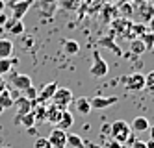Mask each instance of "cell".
Here are the masks:
<instances>
[{
    "label": "cell",
    "mask_w": 154,
    "mask_h": 148,
    "mask_svg": "<svg viewBox=\"0 0 154 148\" xmlns=\"http://www.w3.org/2000/svg\"><path fill=\"white\" fill-rule=\"evenodd\" d=\"M132 128L130 124L125 122V120H115L112 122V133H109V137H112L113 141H117L119 144H126L132 137Z\"/></svg>",
    "instance_id": "6da1fadb"
},
{
    "label": "cell",
    "mask_w": 154,
    "mask_h": 148,
    "mask_svg": "<svg viewBox=\"0 0 154 148\" xmlns=\"http://www.w3.org/2000/svg\"><path fill=\"white\" fill-rule=\"evenodd\" d=\"M72 100H74L72 91L67 89V87H58V89H56V93H54V96L50 98L52 104L56 106L58 109H61V111H63V109H67Z\"/></svg>",
    "instance_id": "7a4b0ae2"
},
{
    "label": "cell",
    "mask_w": 154,
    "mask_h": 148,
    "mask_svg": "<svg viewBox=\"0 0 154 148\" xmlns=\"http://www.w3.org/2000/svg\"><path fill=\"white\" fill-rule=\"evenodd\" d=\"M108 63L102 59V56H100V52L98 50H95L93 52V63H91V69H89V74L93 76V78H104L106 74H108Z\"/></svg>",
    "instance_id": "3957f363"
},
{
    "label": "cell",
    "mask_w": 154,
    "mask_h": 148,
    "mask_svg": "<svg viewBox=\"0 0 154 148\" xmlns=\"http://www.w3.org/2000/svg\"><path fill=\"white\" fill-rule=\"evenodd\" d=\"M123 83H125V89H128V91H143L145 89V74L132 72L123 78Z\"/></svg>",
    "instance_id": "277c9868"
},
{
    "label": "cell",
    "mask_w": 154,
    "mask_h": 148,
    "mask_svg": "<svg viewBox=\"0 0 154 148\" xmlns=\"http://www.w3.org/2000/svg\"><path fill=\"white\" fill-rule=\"evenodd\" d=\"M8 80H9V83H11L15 89L23 91V93H24L28 87L34 85V83H32V78L28 74H20V72H13V71L8 74Z\"/></svg>",
    "instance_id": "5b68a950"
},
{
    "label": "cell",
    "mask_w": 154,
    "mask_h": 148,
    "mask_svg": "<svg viewBox=\"0 0 154 148\" xmlns=\"http://www.w3.org/2000/svg\"><path fill=\"white\" fill-rule=\"evenodd\" d=\"M32 4H34V0H17V2H11L9 4V8H11V19L23 20V17L32 8Z\"/></svg>",
    "instance_id": "8992f818"
},
{
    "label": "cell",
    "mask_w": 154,
    "mask_h": 148,
    "mask_svg": "<svg viewBox=\"0 0 154 148\" xmlns=\"http://www.w3.org/2000/svg\"><path fill=\"white\" fill-rule=\"evenodd\" d=\"M15 107H17V115H15V124H19V119L23 117V115H26V113H30L32 109H34V102L32 100H28L24 95L23 96H17L15 98V104H13Z\"/></svg>",
    "instance_id": "52a82bcc"
},
{
    "label": "cell",
    "mask_w": 154,
    "mask_h": 148,
    "mask_svg": "<svg viewBox=\"0 0 154 148\" xmlns=\"http://www.w3.org/2000/svg\"><path fill=\"white\" fill-rule=\"evenodd\" d=\"M47 139L52 144V148H65L67 146V131L60 130V128H54Z\"/></svg>",
    "instance_id": "ba28073f"
},
{
    "label": "cell",
    "mask_w": 154,
    "mask_h": 148,
    "mask_svg": "<svg viewBox=\"0 0 154 148\" xmlns=\"http://www.w3.org/2000/svg\"><path fill=\"white\" fill-rule=\"evenodd\" d=\"M56 89H58V83H56V82L47 83V85L37 93V98H35V102H34V106H35V104H45V102H48V100L54 96V93H56Z\"/></svg>",
    "instance_id": "9c48e42d"
},
{
    "label": "cell",
    "mask_w": 154,
    "mask_h": 148,
    "mask_svg": "<svg viewBox=\"0 0 154 148\" xmlns=\"http://www.w3.org/2000/svg\"><path fill=\"white\" fill-rule=\"evenodd\" d=\"M91 102V109H106L109 106H113L119 102V96H95L89 100Z\"/></svg>",
    "instance_id": "30bf717a"
},
{
    "label": "cell",
    "mask_w": 154,
    "mask_h": 148,
    "mask_svg": "<svg viewBox=\"0 0 154 148\" xmlns=\"http://www.w3.org/2000/svg\"><path fill=\"white\" fill-rule=\"evenodd\" d=\"M130 128H132V131H136V133H143V131H147V130L150 128L149 119H147V117H136L134 120H132Z\"/></svg>",
    "instance_id": "8fae6325"
},
{
    "label": "cell",
    "mask_w": 154,
    "mask_h": 148,
    "mask_svg": "<svg viewBox=\"0 0 154 148\" xmlns=\"http://www.w3.org/2000/svg\"><path fill=\"white\" fill-rule=\"evenodd\" d=\"M72 122H74L72 113H71L69 109H63V111H61V117H60V120H58V128L67 131V130L72 126Z\"/></svg>",
    "instance_id": "7c38bea8"
},
{
    "label": "cell",
    "mask_w": 154,
    "mask_h": 148,
    "mask_svg": "<svg viewBox=\"0 0 154 148\" xmlns=\"http://www.w3.org/2000/svg\"><path fill=\"white\" fill-rule=\"evenodd\" d=\"M61 117V109H58L54 104H47V111H45V120L47 122H52V124H58Z\"/></svg>",
    "instance_id": "4fadbf2b"
},
{
    "label": "cell",
    "mask_w": 154,
    "mask_h": 148,
    "mask_svg": "<svg viewBox=\"0 0 154 148\" xmlns=\"http://www.w3.org/2000/svg\"><path fill=\"white\" fill-rule=\"evenodd\" d=\"M13 104H15L13 95L9 93L8 89H4L2 93H0V113H2L4 109H8V107H13Z\"/></svg>",
    "instance_id": "5bb4252c"
},
{
    "label": "cell",
    "mask_w": 154,
    "mask_h": 148,
    "mask_svg": "<svg viewBox=\"0 0 154 148\" xmlns=\"http://www.w3.org/2000/svg\"><path fill=\"white\" fill-rule=\"evenodd\" d=\"M74 106H76V111L82 113V115H89V113H91V102H89V98H85V96L76 98Z\"/></svg>",
    "instance_id": "9a60e30c"
},
{
    "label": "cell",
    "mask_w": 154,
    "mask_h": 148,
    "mask_svg": "<svg viewBox=\"0 0 154 148\" xmlns=\"http://www.w3.org/2000/svg\"><path fill=\"white\" fill-rule=\"evenodd\" d=\"M4 28H6L9 33H11V35H20V33L24 32V24H23V20H15V19L8 20Z\"/></svg>",
    "instance_id": "2e32d148"
},
{
    "label": "cell",
    "mask_w": 154,
    "mask_h": 148,
    "mask_svg": "<svg viewBox=\"0 0 154 148\" xmlns=\"http://www.w3.org/2000/svg\"><path fill=\"white\" fill-rule=\"evenodd\" d=\"M13 56V43L2 37L0 39V58H11Z\"/></svg>",
    "instance_id": "e0dca14e"
},
{
    "label": "cell",
    "mask_w": 154,
    "mask_h": 148,
    "mask_svg": "<svg viewBox=\"0 0 154 148\" xmlns=\"http://www.w3.org/2000/svg\"><path fill=\"white\" fill-rule=\"evenodd\" d=\"M17 61L19 59H15V58H0V76L11 72L13 65H17Z\"/></svg>",
    "instance_id": "ac0fdd59"
},
{
    "label": "cell",
    "mask_w": 154,
    "mask_h": 148,
    "mask_svg": "<svg viewBox=\"0 0 154 148\" xmlns=\"http://www.w3.org/2000/svg\"><path fill=\"white\" fill-rule=\"evenodd\" d=\"M85 141L78 133H67V148H84Z\"/></svg>",
    "instance_id": "d6986e66"
},
{
    "label": "cell",
    "mask_w": 154,
    "mask_h": 148,
    "mask_svg": "<svg viewBox=\"0 0 154 148\" xmlns=\"http://www.w3.org/2000/svg\"><path fill=\"white\" fill-rule=\"evenodd\" d=\"M63 52L67 56H76L80 52V44L74 39H67V41H63Z\"/></svg>",
    "instance_id": "ffe728a7"
},
{
    "label": "cell",
    "mask_w": 154,
    "mask_h": 148,
    "mask_svg": "<svg viewBox=\"0 0 154 148\" xmlns=\"http://www.w3.org/2000/svg\"><path fill=\"white\" fill-rule=\"evenodd\" d=\"M19 124L26 126V130L32 128V126H35V115H34V111H30V113H26V115L20 117V119H19Z\"/></svg>",
    "instance_id": "44dd1931"
},
{
    "label": "cell",
    "mask_w": 154,
    "mask_h": 148,
    "mask_svg": "<svg viewBox=\"0 0 154 148\" xmlns=\"http://www.w3.org/2000/svg\"><path fill=\"white\" fill-rule=\"evenodd\" d=\"M130 50H132V54H143L147 50V47H145V43H143L141 39H136V41H132Z\"/></svg>",
    "instance_id": "7402d4cb"
},
{
    "label": "cell",
    "mask_w": 154,
    "mask_h": 148,
    "mask_svg": "<svg viewBox=\"0 0 154 148\" xmlns=\"http://www.w3.org/2000/svg\"><path fill=\"white\" fill-rule=\"evenodd\" d=\"M145 89L149 93L154 95V71H150L149 74H145Z\"/></svg>",
    "instance_id": "603a6c76"
},
{
    "label": "cell",
    "mask_w": 154,
    "mask_h": 148,
    "mask_svg": "<svg viewBox=\"0 0 154 148\" xmlns=\"http://www.w3.org/2000/svg\"><path fill=\"white\" fill-rule=\"evenodd\" d=\"M34 148H52V144L48 143L47 137H37L35 143H34Z\"/></svg>",
    "instance_id": "cb8c5ba5"
},
{
    "label": "cell",
    "mask_w": 154,
    "mask_h": 148,
    "mask_svg": "<svg viewBox=\"0 0 154 148\" xmlns=\"http://www.w3.org/2000/svg\"><path fill=\"white\" fill-rule=\"evenodd\" d=\"M141 41L145 43V47H147V48H150V47H152V43H154V33H152V32L143 33V35H141Z\"/></svg>",
    "instance_id": "d4e9b609"
},
{
    "label": "cell",
    "mask_w": 154,
    "mask_h": 148,
    "mask_svg": "<svg viewBox=\"0 0 154 148\" xmlns=\"http://www.w3.org/2000/svg\"><path fill=\"white\" fill-rule=\"evenodd\" d=\"M126 144H128V148H147V141H141V139H136L134 141L132 137H130V141Z\"/></svg>",
    "instance_id": "484cf974"
},
{
    "label": "cell",
    "mask_w": 154,
    "mask_h": 148,
    "mask_svg": "<svg viewBox=\"0 0 154 148\" xmlns=\"http://www.w3.org/2000/svg\"><path fill=\"white\" fill-rule=\"evenodd\" d=\"M37 93H39V91H37L34 85H32V87H28V89L24 91V96H26L28 100H32V102H35V98H37Z\"/></svg>",
    "instance_id": "4316f807"
},
{
    "label": "cell",
    "mask_w": 154,
    "mask_h": 148,
    "mask_svg": "<svg viewBox=\"0 0 154 148\" xmlns=\"http://www.w3.org/2000/svg\"><path fill=\"white\" fill-rule=\"evenodd\" d=\"M6 22H8V17L4 13H0V26H6Z\"/></svg>",
    "instance_id": "83f0119b"
},
{
    "label": "cell",
    "mask_w": 154,
    "mask_h": 148,
    "mask_svg": "<svg viewBox=\"0 0 154 148\" xmlns=\"http://www.w3.org/2000/svg\"><path fill=\"white\" fill-rule=\"evenodd\" d=\"M6 89V80H4V76H0V93Z\"/></svg>",
    "instance_id": "f1b7e54d"
},
{
    "label": "cell",
    "mask_w": 154,
    "mask_h": 148,
    "mask_svg": "<svg viewBox=\"0 0 154 148\" xmlns=\"http://www.w3.org/2000/svg\"><path fill=\"white\" fill-rule=\"evenodd\" d=\"M6 9V0H0V13H4Z\"/></svg>",
    "instance_id": "f546056e"
},
{
    "label": "cell",
    "mask_w": 154,
    "mask_h": 148,
    "mask_svg": "<svg viewBox=\"0 0 154 148\" xmlns=\"http://www.w3.org/2000/svg\"><path fill=\"white\" fill-rule=\"evenodd\" d=\"M28 135H37V130L32 126V128H28Z\"/></svg>",
    "instance_id": "4dcf8cb0"
},
{
    "label": "cell",
    "mask_w": 154,
    "mask_h": 148,
    "mask_svg": "<svg viewBox=\"0 0 154 148\" xmlns=\"http://www.w3.org/2000/svg\"><path fill=\"white\" fill-rule=\"evenodd\" d=\"M147 148H154V139H150V141H147Z\"/></svg>",
    "instance_id": "1f68e13d"
},
{
    "label": "cell",
    "mask_w": 154,
    "mask_h": 148,
    "mask_svg": "<svg viewBox=\"0 0 154 148\" xmlns=\"http://www.w3.org/2000/svg\"><path fill=\"white\" fill-rule=\"evenodd\" d=\"M149 131H150V139H154V126H150Z\"/></svg>",
    "instance_id": "d6a6232c"
},
{
    "label": "cell",
    "mask_w": 154,
    "mask_h": 148,
    "mask_svg": "<svg viewBox=\"0 0 154 148\" xmlns=\"http://www.w3.org/2000/svg\"><path fill=\"white\" fill-rule=\"evenodd\" d=\"M91 148H104V146H100V144H91Z\"/></svg>",
    "instance_id": "836d02e7"
},
{
    "label": "cell",
    "mask_w": 154,
    "mask_h": 148,
    "mask_svg": "<svg viewBox=\"0 0 154 148\" xmlns=\"http://www.w3.org/2000/svg\"><path fill=\"white\" fill-rule=\"evenodd\" d=\"M150 26H152V30H150V32H152V33H154V20H152V24H150Z\"/></svg>",
    "instance_id": "e575fe53"
},
{
    "label": "cell",
    "mask_w": 154,
    "mask_h": 148,
    "mask_svg": "<svg viewBox=\"0 0 154 148\" xmlns=\"http://www.w3.org/2000/svg\"><path fill=\"white\" fill-rule=\"evenodd\" d=\"M45 2H54V0H45Z\"/></svg>",
    "instance_id": "d590c367"
},
{
    "label": "cell",
    "mask_w": 154,
    "mask_h": 148,
    "mask_svg": "<svg viewBox=\"0 0 154 148\" xmlns=\"http://www.w3.org/2000/svg\"><path fill=\"white\" fill-rule=\"evenodd\" d=\"M2 148H9V146H2Z\"/></svg>",
    "instance_id": "8d00e7d4"
},
{
    "label": "cell",
    "mask_w": 154,
    "mask_h": 148,
    "mask_svg": "<svg viewBox=\"0 0 154 148\" xmlns=\"http://www.w3.org/2000/svg\"><path fill=\"white\" fill-rule=\"evenodd\" d=\"M65 148H67V146H65Z\"/></svg>",
    "instance_id": "74e56055"
}]
</instances>
